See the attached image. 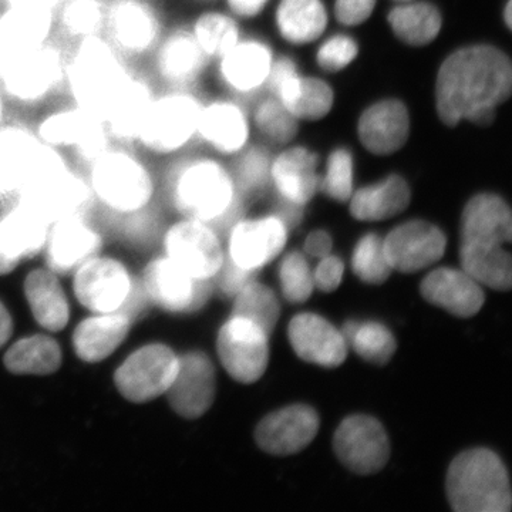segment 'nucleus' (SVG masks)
<instances>
[{"instance_id":"obj_1","label":"nucleus","mask_w":512,"mask_h":512,"mask_svg":"<svg viewBox=\"0 0 512 512\" xmlns=\"http://www.w3.org/2000/svg\"><path fill=\"white\" fill-rule=\"evenodd\" d=\"M511 89L512 66L504 52L487 45L463 47L444 60L437 74V113L446 126L464 120L488 126Z\"/></svg>"},{"instance_id":"obj_2","label":"nucleus","mask_w":512,"mask_h":512,"mask_svg":"<svg viewBox=\"0 0 512 512\" xmlns=\"http://www.w3.org/2000/svg\"><path fill=\"white\" fill-rule=\"evenodd\" d=\"M170 194L175 210L210 225L221 241L244 218V200L232 174L214 158L194 157L178 165L171 175Z\"/></svg>"},{"instance_id":"obj_3","label":"nucleus","mask_w":512,"mask_h":512,"mask_svg":"<svg viewBox=\"0 0 512 512\" xmlns=\"http://www.w3.org/2000/svg\"><path fill=\"white\" fill-rule=\"evenodd\" d=\"M447 497L457 512H508L511 487L503 461L487 448L454 458L447 473Z\"/></svg>"},{"instance_id":"obj_4","label":"nucleus","mask_w":512,"mask_h":512,"mask_svg":"<svg viewBox=\"0 0 512 512\" xmlns=\"http://www.w3.org/2000/svg\"><path fill=\"white\" fill-rule=\"evenodd\" d=\"M128 74L119 50L101 35L79 40L64 66V80L74 104L100 117Z\"/></svg>"},{"instance_id":"obj_5","label":"nucleus","mask_w":512,"mask_h":512,"mask_svg":"<svg viewBox=\"0 0 512 512\" xmlns=\"http://www.w3.org/2000/svg\"><path fill=\"white\" fill-rule=\"evenodd\" d=\"M92 190L72 170L62 151L49 147L45 160L19 191V204L45 218L50 225L66 218L84 217L93 202Z\"/></svg>"},{"instance_id":"obj_6","label":"nucleus","mask_w":512,"mask_h":512,"mask_svg":"<svg viewBox=\"0 0 512 512\" xmlns=\"http://www.w3.org/2000/svg\"><path fill=\"white\" fill-rule=\"evenodd\" d=\"M89 167L87 183L93 197L114 214H140L153 200V174L131 151L109 147Z\"/></svg>"},{"instance_id":"obj_7","label":"nucleus","mask_w":512,"mask_h":512,"mask_svg":"<svg viewBox=\"0 0 512 512\" xmlns=\"http://www.w3.org/2000/svg\"><path fill=\"white\" fill-rule=\"evenodd\" d=\"M201 100L188 89H171L154 97L137 143L154 156H173L197 137Z\"/></svg>"},{"instance_id":"obj_8","label":"nucleus","mask_w":512,"mask_h":512,"mask_svg":"<svg viewBox=\"0 0 512 512\" xmlns=\"http://www.w3.org/2000/svg\"><path fill=\"white\" fill-rule=\"evenodd\" d=\"M64 66L60 50L47 42L6 64L0 70V89L16 103H42L63 82Z\"/></svg>"},{"instance_id":"obj_9","label":"nucleus","mask_w":512,"mask_h":512,"mask_svg":"<svg viewBox=\"0 0 512 512\" xmlns=\"http://www.w3.org/2000/svg\"><path fill=\"white\" fill-rule=\"evenodd\" d=\"M35 133L46 146L73 150L87 164L111 147L103 119L76 104L47 114L37 124Z\"/></svg>"},{"instance_id":"obj_10","label":"nucleus","mask_w":512,"mask_h":512,"mask_svg":"<svg viewBox=\"0 0 512 512\" xmlns=\"http://www.w3.org/2000/svg\"><path fill=\"white\" fill-rule=\"evenodd\" d=\"M104 28L111 45L131 57L154 52L163 37V20L150 0H113L107 5Z\"/></svg>"},{"instance_id":"obj_11","label":"nucleus","mask_w":512,"mask_h":512,"mask_svg":"<svg viewBox=\"0 0 512 512\" xmlns=\"http://www.w3.org/2000/svg\"><path fill=\"white\" fill-rule=\"evenodd\" d=\"M178 372V356L164 345L144 346L117 370V389L130 402L144 403L167 393Z\"/></svg>"},{"instance_id":"obj_12","label":"nucleus","mask_w":512,"mask_h":512,"mask_svg":"<svg viewBox=\"0 0 512 512\" xmlns=\"http://www.w3.org/2000/svg\"><path fill=\"white\" fill-rule=\"evenodd\" d=\"M268 338L251 320L232 316L218 335V355L225 370L238 382L249 384L264 376L269 362Z\"/></svg>"},{"instance_id":"obj_13","label":"nucleus","mask_w":512,"mask_h":512,"mask_svg":"<svg viewBox=\"0 0 512 512\" xmlns=\"http://www.w3.org/2000/svg\"><path fill=\"white\" fill-rule=\"evenodd\" d=\"M143 288L148 299L170 312H194L208 301L211 279H198L170 258H158L144 272Z\"/></svg>"},{"instance_id":"obj_14","label":"nucleus","mask_w":512,"mask_h":512,"mask_svg":"<svg viewBox=\"0 0 512 512\" xmlns=\"http://www.w3.org/2000/svg\"><path fill=\"white\" fill-rule=\"evenodd\" d=\"M168 258L198 279H211L224 261L221 239L205 222L184 218L164 238Z\"/></svg>"},{"instance_id":"obj_15","label":"nucleus","mask_w":512,"mask_h":512,"mask_svg":"<svg viewBox=\"0 0 512 512\" xmlns=\"http://www.w3.org/2000/svg\"><path fill=\"white\" fill-rule=\"evenodd\" d=\"M333 447L339 460L356 474H375L389 460L386 431L379 421L363 414L350 416L340 423Z\"/></svg>"},{"instance_id":"obj_16","label":"nucleus","mask_w":512,"mask_h":512,"mask_svg":"<svg viewBox=\"0 0 512 512\" xmlns=\"http://www.w3.org/2000/svg\"><path fill=\"white\" fill-rule=\"evenodd\" d=\"M269 83L275 99L298 120L323 119L333 107V92L328 83L316 77H303L291 59L272 63Z\"/></svg>"},{"instance_id":"obj_17","label":"nucleus","mask_w":512,"mask_h":512,"mask_svg":"<svg viewBox=\"0 0 512 512\" xmlns=\"http://www.w3.org/2000/svg\"><path fill=\"white\" fill-rule=\"evenodd\" d=\"M131 288L133 282L127 269L119 261L99 256L80 265L74 278L77 299L94 313L120 311Z\"/></svg>"},{"instance_id":"obj_18","label":"nucleus","mask_w":512,"mask_h":512,"mask_svg":"<svg viewBox=\"0 0 512 512\" xmlns=\"http://www.w3.org/2000/svg\"><path fill=\"white\" fill-rule=\"evenodd\" d=\"M46 144L23 124L0 127V197L18 195L45 160Z\"/></svg>"},{"instance_id":"obj_19","label":"nucleus","mask_w":512,"mask_h":512,"mask_svg":"<svg viewBox=\"0 0 512 512\" xmlns=\"http://www.w3.org/2000/svg\"><path fill=\"white\" fill-rule=\"evenodd\" d=\"M446 235L426 221H410L383 239L384 254L392 269L413 274L439 261L446 252Z\"/></svg>"},{"instance_id":"obj_20","label":"nucleus","mask_w":512,"mask_h":512,"mask_svg":"<svg viewBox=\"0 0 512 512\" xmlns=\"http://www.w3.org/2000/svg\"><path fill=\"white\" fill-rule=\"evenodd\" d=\"M56 10L8 5L0 13V70L16 57L46 45L56 25Z\"/></svg>"},{"instance_id":"obj_21","label":"nucleus","mask_w":512,"mask_h":512,"mask_svg":"<svg viewBox=\"0 0 512 512\" xmlns=\"http://www.w3.org/2000/svg\"><path fill=\"white\" fill-rule=\"evenodd\" d=\"M319 430L318 413L305 404L271 413L256 427L258 446L275 456H289L308 447Z\"/></svg>"},{"instance_id":"obj_22","label":"nucleus","mask_w":512,"mask_h":512,"mask_svg":"<svg viewBox=\"0 0 512 512\" xmlns=\"http://www.w3.org/2000/svg\"><path fill=\"white\" fill-rule=\"evenodd\" d=\"M215 372L210 357L201 352L178 357V372L167 390L171 407L185 417L198 419L215 399Z\"/></svg>"},{"instance_id":"obj_23","label":"nucleus","mask_w":512,"mask_h":512,"mask_svg":"<svg viewBox=\"0 0 512 512\" xmlns=\"http://www.w3.org/2000/svg\"><path fill=\"white\" fill-rule=\"evenodd\" d=\"M288 228L276 215L237 222L228 235L229 256L242 268L259 271L284 249Z\"/></svg>"},{"instance_id":"obj_24","label":"nucleus","mask_w":512,"mask_h":512,"mask_svg":"<svg viewBox=\"0 0 512 512\" xmlns=\"http://www.w3.org/2000/svg\"><path fill=\"white\" fill-rule=\"evenodd\" d=\"M154 97L156 93L147 79L140 74H128L101 113L111 141L137 143L138 133Z\"/></svg>"},{"instance_id":"obj_25","label":"nucleus","mask_w":512,"mask_h":512,"mask_svg":"<svg viewBox=\"0 0 512 512\" xmlns=\"http://www.w3.org/2000/svg\"><path fill=\"white\" fill-rule=\"evenodd\" d=\"M154 53L157 76L171 89H188L207 67L208 57L188 29H174L163 35Z\"/></svg>"},{"instance_id":"obj_26","label":"nucleus","mask_w":512,"mask_h":512,"mask_svg":"<svg viewBox=\"0 0 512 512\" xmlns=\"http://www.w3.org/2000/svg\"><path fill=\"white\" fill-rule=\"evenodd\" d=\"M288 335L296 355L313 365L338 367L348 356V343L342 332L313 313L295 316L289 323Z\"/></svg>"},{"instance_id":"obj_27","label":"nucleus","mask_w":512,"mask_h":512,"mask_svg":"<svg viewBox=\"0 0 512 512\" xmlns=\"http://www.w3.org/2000/svg\"><path fill=\"white\" fill-rule=\"evenodd\" d=\"M45 245L52 271L67 274L96 256L101 237L84 217H73L53 222Z\"/></svg>"},{"instance_id":"obj_28","label":"nucleus","mask_w":512,"mask_h":512,"mask_svg":"<svg viewBox=\"0 0 512 512\" xmlns=\"http://www.w3.org/2000/svg\"><path fill=\"white\" fill-rule=\"evenodd\" d=\"M357 133L367 151L389 156L399 151L409 138V111L402 101H379L360 116Z\"/></svg>"},{"instance_id":"obj_29","label":"nucleus","mask_w":512,"mask_h":512,"mask_svg":"<svg viewBox=\"0 0 512 512\" xmlns=\"http://www.w3.org/2000/svg\"><path fill=\"white\" fill-rule=\"evenodd\" d=\"M420 291L427 302L460 318L476 315L484 305L480 284L467 272L457 269L440 268L431 272L421 282Z\"/></svg>"},{"instance_id":"obj_30","label":"nucleus","mask_w":512,"mask_h":512,"mask_svg":"<svg viewBox=\"0 0 512 512\" xmlns=\"http://www.w3.org/2000/svg\"><path fill=\"white\" fill-rule=\"evenodd\" d=\"M249 136L247 114L228 100L202 104L197 137L224 156L244 150Z\"/></svg>"},{"instance_id":"obj_31","label":"nucleus","mask_w":512,"mask_h":512,"mask_svg":"<svg viewBox=\"0 0 512 512\" xmlns=\"http://www.w3.org/2000/svg\"><path fill=\"white\" fill-rule=\"evenodd\" d=\"M511 238V211L503 198L480 194L468 201L461 218V242L504 245Z\"/></svg>"},{"instance_id":"obj_32","label":"nucleus","mask_w":512,"mask_h":512,"mask_svg":"<svg viewBox=\"0 0 512 512\" xmlns=\"http://www.w3.org/2000/svg\"><path fill=\"white\" fill-rule=\"evenodd\" d=\"M318 156L308 148L293 147L279 154L271 164V180L279 198L292 204H308L319 188Z\"/></svg>"},{"instance_id":"obj_33","label":"nucleus","mask_w":512,"mask_h":512,"mask_svg":"<svg viewBox=\"0 0 512 512\" xmlns=\"http://www.w3.org/2000/svg\"><path fill=\"white\" fill-rule=\"evenodd\" d=\"M272 63L274 57L265 43L258 40H239L220 59L222 82L234 92L254 93L268 80Z\"/></svg>"},{"instance_id":"obj_34","label":"nucleus","mask_w":512,"mask_h":512,"mask_svg":"<svg viewBox=\"0 0 512 512\" xmlns=\"http://www.w3.org/2000/svg\"><path fill=\"white\" fill-rule=\"evenodd\" d=\"M131 319L117 311L96 313L74 330L73 343L77 355L84 362H100L110 356L126 338Z\"/></svg>"},{"instance_id":"obj_35","label":"nucleus","mask_w":512,"mask_h":512,"mask_svg":"<svg viewBox=\"0 0 512 512\" xmlns=\"http://www.w3.org/2000/svg\"><path fill=\"white\" fill-rule=\"evenodd\" d=\"M50 224L37 212L16 204L0 218V251L19 262L45 247Z\"/></svg>"},{"instance_id":"obj_36","label":"nucleus","mask_w":512,"mask_h":512,"mask_svg":"<svg viewBox=\"0 0 512 512\" xmlns=\"http://www.w3.org/2000/svg\"><path fill=\"white\" fill-rule=\"evenodd\" d=\"M350 198V212L356 220L383 221L406 210L412 194L407 181L393 174L379 183L360 188Z\"/></svg>"},{"instance_id":"obj_37","label":"nucleus","mask_w":512,"mask_h":512,"mask_svg":"<svg viewBox=\"0 0 512 512\" xmlns=\"http://www.w3.org/2000/svg\"><path fill=\"white\" fill-rule=\"evenodd\" d=\"M25 292L33 316L40 326L57 332L67 325L69 302L53 272L45 269L32 272L26 279Z\"/></svg>"},{"instance_id":"obj_38","label":"nucleus","mask_w":512,"mask_h":512,"mask_svg":"<svg viewBox=\"0 0 512 512\" xmlns=\"http://www.w3.org/2000/svg\"><path fill=\"white\" fill-rule=\"evenodd\" d=\"M326 25L328 12L322 0H281L276 10L279 33L293 45L315 42Z\"/></svg>"},{"instance_id":"obj_39","label":"nucleus","mask_w":512,"mask_h":512,"mask_svg":"<svg viewBox=\"0 0 512 512\" xmlns=\"http://www.w3.org/2000/svg\"><path fill=\"white\" fill-rule=\"evenodd\" d=\"M463 271L478 284L495 291H510L512 285L511 256L503 245L471 244L461 242Z\"/></svg>"},{"instance_id":"obj_40","label":"nucleus","mask_w":512,"mask_h":512,"mask_svg":"<svg viewBox=\"0 0 512 512\" xmlns=\"http://www.w3.org/2000/svg\"><path fill=\"white\" fill-rule=\"evenodd\" d=\"M389 25L406 45L426 46L439 36L443 19L431 3L409 0L392 9Z\"/></svg>"},{"instance_id":"obj_41","label":"nucleus","mask_w":512,"mask_h":512,"mask_svg":"<svg viewBox=\"0 0 512 512\" xmlns=\"http://www.w3.org/2000/svg\"><path fill=\"white\" fill-rule=\"evenodd\" d=\"M60 363V346L43 335L19 340L5 356L6 367L16 375H49L59 369Z\"/></svg>"},{"instance_id":"obj_42","label":"nucleus","mask_w":512,"mask_h":512,"mask_svg":"<svg viewBox=\"0 0 512 512\" xmlns=\"http://www.w3.org/2000/svg\"><path fill=\"white\" fill-rule=\"evenodd\" d=\"M191 33L208 59H221L241 40L237 22L217 10H208L198 16Z\"/></svg>"},{"instance_id":"obj_43","label":"nucleus","mask_w":512,"mask_h":512,"mask_svg":"<svg viewBox=\"0 0 512 512\" xmlns=\"http://www.w3.org/2000/svg\"><path fill=\"white\" fill-rule=\"evenodd\" d=\"M57 9L59 13L55 16L60 28L77 42L101 35L106 26L107 5L103 0H64Z\"/></svg>"},{"instance_id":"obj_44","label":"nucleus","mask_w":512,"mask_h":512,"mask_svg":"<svg viewBox=\"0 0 512 512\" xmlns=\"http://www.w3.org/2000/svg\"><path fill=\"white\" fill-rule=\"evenodd\" d=\"M232 316L251 320L271 335L279 318V302L268 286L251 282L235 296Z\"/></svg>"},{"instance_id":"obj_45","label":"nucleus","mask_w":512,"mask_h":512,"mask_svg":"<svg viewBox=\"0 0 512 512\" xmlns=\"http://www.w3.org/2000/svg\"><path fill=\"white\" fill-rule=\"evenodd\" d=\"M271 178V163L264 148L254 147L245 151L235 165L232 180L242 200L256 198L265 191Z\"/></svg>"},{"instance_id":"obj_46","label":"nucleus","mask_w":512,"mask_h":512,"mask_svg":"<svg viewBox=\"0 0 512 512\" xmlns=\"http://www.w3.org/2000/svg\"><path fill=\"white\" fill-rule=\"evenodd\" d=\"M350 345L367 362L384 365L396 352V339L386 326L376 322L357 323Z\"/></svg>"},{"instance_id":"obj_47","label":"nucleus","mask_w":512,"mask_h":512,"mask_svg":"<svg viewBox=\"0 0 512 512\" xmlns=\"http://www.w3.org/2000/svg\"><path fill=\"white\" fill-rule=\"evenodd\" d=\"M353 271L370 285H380L392 274V266L384 254L383 239L369 234L360 239L353 254Z\"/></svg>"},{"instance_id":"obj_48","label":"nucleus","mask_w":512,"mask_h":512,"mask_svg":"<svg viewBox=\"0 0 512 512\" xmlns=\"http://www.w3.org/2000/svg\"><path fill=\"white\" fill-rule=\"evenodd\" d=\"M282 292L292 303H302L311 298L313 288V272L305 256L301 252H291L285 256L279 268Z\"/></svg>"},{"instance_id":"obj_49","label":"nucleus","mask_w":512,"mask_h":512,"mask_svg":"<svg viewBox=\"0 0 512 512\" xmlns=\"http://www.w3.org/2000/svg\"><path fill=\"white\" fill-rule=\"evenodd\" d=\"M353 170L352 153L346 148H338L328 158L325 177L319 180V187L335 201H348L353 194Z\"/></svg>"},{"instance_id":"obj_50","label":"nucleus","mask_w":512,"mask_h":512,"mask_svg":"<svg viewBox=\"0 0 512 512\" xmlns=\"http://www.w3.org/2000/svg\"><path fill=\"white\" fill-rule=\"evenodd\" d=\"M255 123L264 136L276 143H288L298 133V119H295L275 97L259 104L255 113Z\"/></svg>"},{"instance_id":"obj_51","label":"nucleus","mask_w":512,"mask_h":512,"mask_svg":"<svg viewBox=\"0 0 512 512\" xmlns=\"http://www.w3.org/2000/svg\"><path fill=\"white\" fill-rule=\"evenodd\" d=\"M359 46L356 40L346 35L329 37L316 53V62L323 70L339 72L356 59Z\"/></svg>"},{"instance_id":"obj_52","label":"nucleus","mask_w":512,"mask_h":512,"mask_svg":"<svg viewBox=\"0 0 512 512\" xmlns=\"http://www.w3.org/2000/svg\"><path fill=\"white\" fill-rule=\"evenodd\" d=\"M258 271L255 269L242 268L232 261L231 256L224 255V261L218 269L217 274L212 276L218 291L224 296H237L248 284L255 281Z\"/></svg>"},{"instance_id":"obj_53","label":"nucleus","mask_w":512,"mask_h":512,"mask_svg":"<svg viewBox=\"0 0 512 512\" xmlns=\"http://www.w3.org/2000/svg\"><path fill=\"white\" fill-rule=\"evenodd\" d=\"M343 271L345 266L338 256H325L313 272V284L322 292H333L342 282Z\"/></svg>"},{"instance_id":"obj_54","label":"nucleus","mask_w":512,"mask_h":512,"mask_svg":"<svg viewBox=\"0 0 512 512\" xmlns=\"http://www.w3.org/2000/svg\"><path fill=\"white\" fill-rule=\"evenodd\" d=\"M375 6L376 0H336V19L342 25L357 26L370 18Z\"/></svg>"},{"instance_id":"obj_55","label":"nucleus","mask_w":512,"mask_h":512,"mask_svg":"<svg viewBox=\"0 0 512 512\" xmlns=\"http://www.w3.org/2000/svg\"><path fill=\"white\" fill-rule=\"evenodd\" d=\"M305 251L313 258H325L332 251V238L328 232L315 231L306 238Z\"/></svg>"},{"instance_id":"obj_56","label":"nucleus","mask_w":512,"mask_h":512,"mask_svg":"<svg viewBox=\"0 0 512 512\" xmlns=\"http://www.w3.org/2000/svg\"><path fill=\"white\" fill-rule=\"evenodd\" d=\"M269 0H227L229 10L241 18H252L265 8Z\"/></svg>"},{"instance_id":"obj_57","label":"nucleus","mask_w":512,"mask_h":512,"mask_svg":"<svg viewBox=\"0 0 512 512\" xmlns=\"http://www.w3.org/2000/svg\"><path fill=\"white\" fill-rule=\"evenodd\" d=\"M10 335H12V318L8 309L0 303V348L8 342Z\"/></svg>"},{"instance_id":"obj_58","label":"nucleus","mask_w":512,"mask_h":512,"mask_svg":"<svg viewBox=\"0 0 512 512\" xmlns=\"http://www.w3.org/2000/svg\"><path fill=\"white\" fill-rule=\"evenodd\" d=\"M64 0H6L8 5H30L56 10Z\"/></svg>"},{"instance_id":"obj_59","label":"nucleus","mask_w":512,"mask_h":512,"mask_svg":"<svg viewBox=\"0 0 512 512\" xmlns=\"http://www.w3.org/2000/svg\"><path fill=\"white\" fill-rule=\"evenodd\" d=\"M18 264L19 262H16L15 259L9 258L8 255L0 251V275L9 274Z\"/></svg>"},{"instance_id":"obj_60","label":"nucleus","mask_w":512,"mask_h":512,"mask_svg":"<svg viewBox=\"0 0 512 512\" xmlns=\"http://www.w3.org/2000/svg\"><path fill=\"white\" fill-rule=\"evenodd\" d=\"M5 124V94L0 89V127Z\"/></svg>"},{"instance_id":"obj_61","label":"nucleus","mask_w":512,"mask_h":512,"mask_svg":"<svg viewBox=\"0 0 512 512\" xmlns=\"http://www.w3.org/2000/svg\"><path fill=\"white\" fill-rule=\"evenodd\" d=\"M511 15H512L511 0H508L507 6H505V10H504L505 25H507L508 28H510L511 23H512Z\"/></svg>"},{"instance_id":"obj_62","label":"nucleus","mask_w":512,"mask_h":512,"mask_svg":"<svg viewBox=\"0 0 512 512\" xmlns=\"http://www.w3.org/2000/svg\"><path fill=\"white\" fill-rule=\"evenodd\" d=\"M399 2H409V0H399Z\"/></svg>"}]
</instances>
